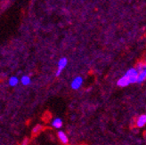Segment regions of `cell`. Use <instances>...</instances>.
<instances>
[{
  "label": "cell",
  "mask_w": 146,
  "mask_h": 145,
  "mask_svg": "<svg viewBox=\"0 0 146 145\" xmlns=\"http://www.w3.org/2000/svg\"><path fill=\"white\" fill-rule=\"evenodd\" d=\"M18 83H19V79L16 77H11L8 80V84L11 86H15Z\"/></svg>",
  "instance_id": "9"
},
{
  "label": "cell",
  "mask_w": 146,
  "mask_h": 145,
  "mask_svg": "<svg viewBox=\"0 0 146 145\" xmlns=\"http://www.w3.org/2000/svg\"><path fill=\"white\" fill-rule=\"evenodd\" d=\"M41 130H42V126H35L34 127V129H33V134H38L40 131H41Z\"/></svg>",
  "instance_id": "10"
},
{
  "label": "cell",
  "mask_w": 146,
  "mask_h": 145,
  "mask_svg": "<svg viewBox=\"0 0 146 145\" xmlns=\"http://www.w3.org/2000/svg\"><path fill=\"white\" fill-rule=\"evenodd\" d=\"M136 70L138 71V77H137L136 83L138 84L143 83L146 79V64H143V63L138 64Z\"/></svg>",
  "instance_id": "2"
},
{
  "label": "cell",
  "mask_w": 146,
  "mask_h": 145,
  "mask_svg": "<svg viewBox=\"0 0 146 145\" xmlns=\"http://www.w3.org/2000/svg\"><path fill=\"white\" fill-rule=\"evenodd\" d=\"M57 135H58V139H59V141H60L62 143H63V144H67V143L69 142L68 136H67V134H65L64 132L59 131V132H58V134H57Z\"/></svg>",
  "instance_id": "5"
},
{
  "label": "cell",
  "mask_w": 146,
  "mask_h": 145,
  "mask_svg": "<svg viewBox=\"0 0 146 145\" xmlns=\"http://www.w3.org/2000/svg\"><path fill=\"white\" fill-rule=\"evenodd\" d=\"M20 81H21V83L23 84V85H28L31 84V77H29V76H23V77H21Z\"/></svg>",
  "instance_id": "8"
},
{
  "label": "cell",
  "mask_w": 146,
  "mask_h": 145,
  "mask_svg": "<svg viewBox=\"0 0 146 145\" xmlns=\"http://www.w3.org/2000/svg\"><path fill=\"white\" fill-rule=\"evenodd\" d=\"M137 77H138V71L136 68L129 69L126 72V74L118 81V85L121 86V87H124V86H127L130 84L136 83Z\"/></svg>",
  "instance_id": "1"
},
{
  "label": "cell",
  "mask_w": 146,
  "mask_h": 145,
  "mask_svg": "<svg viewBox=\"0 0 146 145\" xmlns=\"http://www.w3.org/2000/svg\"><path fill=\"white\" fill-rule=\"evenodd\" d=\"M68 64V60L67 58L65 57H62L60 59V61L58 62V69H57V71H56V77H59L62 73V71L65 69V67L67 66Z\"/></svg>",
  "instance_id": "3"
},
{
  "label": "cell",
  "mask_w": 146,
  "mask_h": 145,
  "mask_svg": "<svg viewBox=\"0 0 146 145\" xmlns=\"http://www.w3.org/2000/svg\"><path fill=\"white\" fill-rule=\"evenodd\" d=\"M52 126L53 127L56 128V129H60L62 126V120L60 118H56L52 121Z\"/></svg>",
  "instance_id": "7"
},
{
  "label": "cell",
  "mask_w": 146,
  "mask_h": 145,
  "mask_svg": "<svg viewBox=\"0 0 146 145\" xmlns=\"http://www.w3.org/2000/svg\"><path fill=\"white\" fill-rule=\"evenodd\" d=\"M146 125V114L141 115L136 120V126L137 127H143Z\"/></svg>",
  "instance_id": "6"
},
{
  "label": "cell",
  "mask_w": 146,
  "mask_h": 145,
  "mask_svg": "<svg viewBox=\"0 0 146 145\" xmlns=\"http://www.w3.org/2000/svg\"><path fill=\"white\" fill-rule=\"evenodd\" d=\"M83 84V78L81 77H77L72 80L70 85H71V88L74 89V90H78L81 87V85Z\"/></svg>",
  "instance_id": "4"
}]
</instances>
